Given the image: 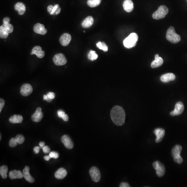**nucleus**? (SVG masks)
<instances>
[{"label":"nucleus","mask_w":187,"mask_h":187,"mask_svg":"<svg viewBox=\"0 0 187 187\" xmlns=\"http://www.w3.org/2000/svg\"><path fill=\"white\" fill-rule=\"evenodd\" d=\"M110 116L113 122L117 126H122L124 124L125 112L120 106H114L111 111Z\"/></svg>","instance_id":"f257e3e1"},{"label":"nucleus","mask_w":187,"mask_h":187,"mask_svg":"<svg viewBox=\"0 0 187 187\" xmlns=\"http://www.w3.org/2000/svg\"><path fill=\"white\" fill-rule=\"evenodd\" d=\"M138 36L135 33H132L129 34L126 39L123 41L124 46L127 48H131L136 46L138 41Z\"/></svg>","instance_id":"f03ea898"},{"label":"nucleus","mask_w":187,"mask_h":187,"mask_svg":"<svg viewBox=\"0 0 187 187\" xmlns=\"http://www.w3.org/2000/svg\"><path fill=\"white\" fill-rule=\"evenodd\" d=\"M166 37L168 41L172 43H178L181 39L180 36L175 32V28L173 27H170L167 30Z\"/></svg>","instance_id":"7ed1b4c3"},{"label":"nucleus","mask_w":187,"mask_h":187,"mask_svg":"<svg viewBox=\"0 0 187 187\" xmlns=\"http://www.w3.org/2000/svg\"><path fill=\"white\" fill-rule=\"evenodd\" d=\"M182 150V147L180 145H176L172 150V157L174 161L178 164L182 163L183 162L181 157L180 156V153Z\"/></svg>","instance_id":"20e7f679"},{"label":"nucleus","mask_w":187,"mask_h":187,"mask_svg":"<svg viewBox=\"0 0 187 187\" xmlns=\"http://www.w3.org/2000/svg\"><path fill=\"white\" fill-rule=\"evenodd\" d=\"M168 13V8L166 6L161 5L158 7V10L153 13L152 17L155 19H161L164 18Z\"/></svg>","instance_id":"39448f33"},{"label":"nucleus","mask_w":187,"mask_h":187,"mask_svg":"<svg viewBox=\"0 0 187 187\" xmlns=\"http://www.w3.org/2000/svg\"><path fill=\"white\" fill-rule=\"evenodd\" d=\"M153 166L156 171V174L158 177H163L165 175V166L160 162L158 161H155L153 163Z\"/></svg>","instance_id":"423d86ee"},{"label":"nucleus","mask_w":187,"mask_h":187,"mask_svg":"<svg viewBox=\"0 0 187 187\" xmlns=\"http://www.w3.org/2000/svg\"><path fill=\"white\" fill-rule=\"evenodd\" d=\"M90 174L93 181L94 182H97L101 180V172L96 167H92L90 170Z\"/></svg>","instance_id":"0eeeda50"},{"label":"nucleus","mask_w":187,"mask_h":187,"mask_svg":"<svg viewBox=\"0 0 187 187\" xmlns=\"http://www.w3.org/2000/svg\"><path fill=\"white\" fill-rule=\"evenodd\" d=\"M184 105L182 102L179 101L177 102L175 105V107L174 110L170 112V115L173 116H179L181 114L184 112Z\"/></svg>","instance_id":"6e6552de"},{"label":"nucleus","mask_w":187,"mask_h":187,"mask_svg":"<svg viewBox=\"0 0 187 187\" xmlns=\"http://www.w3.org/2000/svg\"><path fill=\"white\" fill-rule=\"evenodd\" d=\"M53 60L57 66H63L67 63L66 58L63 54H56L54 57Z\"/></svg>","instance_id":"1a4fd4ad"},{"label":"nucleus","mask_w":187,"mask_h":187,"mask_svg":"<svg viewBox=\"0 0 187 187\" xmlns=\"http://www.w3.org/2000/svg\"><path fill=\"white\" fill-rule=\"evenodd\" d=\"M32 87L29 84H25L21 87V93L24 96H28L32 93Z\"/></svg>","instance_id":"9d476101"},{"label":"nucleus","mask_w":187,"mask_h":187,"mask_svg":"<svg viewBox=\"0 0 187 187\" xmlns=\"http://www.w3.org/2000/svg\"><path fill=\"white\" fill-rule=\"evenodd\" d=\"M154 133L155 135L157 137L155 142L157 143H160L163 139L164 136L165 135V132L164 129L161 128H157L155 129Z\"/></svg>","instance_id":"9b49d317"},{"label":"nucleus","mask_w":187,"mask_h":187,"mask_svg":"<svg viewBox=\"0 0 187 187\" xmlns=\"http://www.w3.org/2000/svg\"><path fill=\"white\" fill-rule=\"evenodd\" d=\"M61 140L66 148L69 149H71L73 148V142L68 135H63L61 137Z\"/></svg>","instance_id":"f8f14e48"},{"label":"nucleus","mask_w":187,"mask_h":187,"mask_svg":"<svg viewBox=\"0 0 187 187\" xmlns=\"http://www.w3.org/2000/svg\"><path fill=\"white\" fill-rule=\"evenodd\" d=\"M43 117V113L42 112V109L41 108H37L36 110V112L33 114L31 117L32 121L35 122H39L41 121Z\"/></svg>","instance_id":"ddd939ff"},{"label":"nucleus","mask_w":187,"mask_h":187,"mask_svg":"<svg viewBox=\"0 0 187 187\" xmlns=\"http://www.w3.org/2000/svg\"><path fill=\"white\" fill-rule=\"evenodd\" d=\"M71 40V36L69 33H64L60 37V43L63 46H66L70 43Z\"/></svg>","instance_id":"4468645a"},{"label":"nucleus","mask_w":187,"mask_h":187,"mask_svg":"<svg viewBox=\"0 0 187 187\" xmlns=\"http://www.w3.org/2000/svg\"><path fill=\"white\" fill-rule=\"evenodd\" d=\"M33 30L36 33L41 35H44L47 33V30L45 28L44 26L39 23L34 25Z\"/></svg>","instance_id":"2eb2a0df"},{"label":"nucleus","mask_w":187,"mask_h":187,"mask_svg":"<svg viewBox=\"0 0 187 187\" xmlns=\"http://www.w3.org/2000/svg\"><path fill=\"white\" fill-rule=\"evenodd\" d=\"M176 78L175 75L172 73H167L164 74L162 75L161 78L160 80L162 82L164 83H167V82L172 81L175 80Z\"/></svg>","instance_id":"dca6fc26"},{"label":"nucleus","mask_w":187,"mask_h":187,"mask_svg":"<svg viewBox=\"0 0 187 187\" xmlns=\"http://www.w3.org/2000/svg\"><path fill=\"white\" fill-rule=\"evenodd\" d=\"M31 55H36L38 58H42L45 55L44 52L42 51V48L39 46H35L31 53Z\"/></svg>","instance_id":"f3484780"},{"label":"nucleus","mask_w":187,"mask_h":187,"mask_svg":"<svg viewBox=\"0 0 187 187\" xmlns=\"http://www.w3.org/2000/svg\"><path fill=\"white\" fill-rule=\"evenodd\" d=\"M163 63V58L158 56V54L155 55V59L154 61L152 62L151 66L152 68H156L159 67L161 66Z\"/></svg>","instance_id":"a211bd4d"},{"label":"nucleus","mask_w":187,"mask_h":187,"mask_svg":"<svg viewBox=\"0 0 187 187\" xmlns=\"http://www.w3.org/2000/svg\"><path fill=\"white\" fill-rule=\"evenodd\" d=\"M29 170H30L29 167L27 166L25 167V168H24L23 172H22V174H23V176H24V178H25V179H26L27 181L30 182V183H33V182H34V178L30 175V173H29Z\"/></svg>","instance_id":"6ab92c4d"},{"label":"nucleus","mask_w":187,"mask_h":187,"mask_svg":"<svg viewBox=\"0 0 187 187\" xmlns=\"http://www.w3.org/2000/svg\"><path fill=\"white\" fill-rule=\"evenodd\" d=\"M123 6L125 11L130 13L134 9V3L132 0H125L123 4Z\"/></svg>","instance_id":"aec40b11"},{"label":"nucleus","mask_w":187,"mask_h":187,"mask_svg":"<svg viewBox=\"0 0 187 187\" xmlns=\"http://www.w3.org/2000/svg\"><path fill=\"white\" fill-rule=\"evenodd\" d=\"M67 175V172L65 168H60L55 174V177L58 179H63L65 178Z\"/></svg>","instance_id":"412c9836"},{"label":"nucleus","mask_w":187,"mask_h":187,"mask_svg":"<svg viewBox=\"0 0 187 187\" xmlns=\"http://www.w3.org/2000/svg\"><path fill=\"white\" fill-rule=\"evenodd\" d=\"M9 176L11 179L22 178L24 177L22 172L20 170H16L10 171L9 174Z\"/></svg>","instance_id":"4be33fe9"},{"label":"nucleus","mask_w":187,"mask_h":187,"mask_svg":"<svg viewBox=\"0 0 187 187\" xmlns=\"http://www.w3.org/2000/svg\"><path fill=\"white\" fill-rule=\"evenodd\" d=\"M15 10L18 12L19 15H22L26 12V6L22 3L18 2L15 5Z\"/></svg>","instance_id":"5701e85b"},{"label":"nucleus","mask_w":187,"mask_h":187,"mask_svg":"<svg viewBox=\"0 0 187 187\" xmlns=\"http://www.w3.org/2000/svg\"><path fill=\"white\" fill-rule=\"evenodd\" d=\"M94 23V19L92 16H88L84 20L82 23V26L84 28H88L91 27Z\"/></svg>","instance_id":"b1692460"},{"label":"nucleus","mask_w":187,"mask_h":187,"mask_svg":"<svg viewBox=\"0 0 187 187\" xmlns=\"http://www.w3.org/2000/svg\"><path fill=\"white\" fill-rule=\"evenodd\" d=\"M23 121V117L21 115H14L10 118L9 121L11 123L16 124V123H21Z\"/></svg>","instance_id":"393cba45"},{"label":"nucleus","mask_w":187,"mask_h":187,"mask_svg":"<svg viewBox=\"0 0 187 187\" xmlns=\"http://www.w3.org/2000/svg\"><path fill=\"white\" fill-rule=\"evenodd\" d=\"M8 172V168L6 166L3 165L0 167V175L2 178H6L7 177V173Z\"/></svg>","instance_id":"a878e982"},{"label":"nucleus","mask_w":187,"mask_h":187,"mask_svg":"<svg viewBox=\"0 0 187 187\" xmlns=\"http://www.w3.org/2000/svg\"><path fill=\"white\" fill-rule=\"evenodd\" d=\"M9 33L8 32L5 28L3 26H1L0 27V37L1 39H6L8 37Z\"/></svg>","instance_id":"bb28decb"},{"label":"nucleus","mask_w":187,"mask_h":187,"mask_svg":"<svg viewBox=\"0 0 187 187\" xmlns=\"http://www.w3.org/2000/svg\"><path fill=\"white\" fill-rule=\"evenodd\" d=\"M101 0H88L87 5L90 7H95L101 4Z\"/></svg>","instance_id":"cd10ccee"},{"label":"nucleus","mask_w":187,"mask_h":187,"mask_svg":"<svg viewBox=\"0 0 187 187\" xmlns=\"http://www.w3.org/2000/svg\"><path fill=\"white\" fill-rule=\"evenodd\" d=\"M98 57V55L96 54L95 52L94 51H90L89 52V54H88L89 59L92 60V61H94V60L97 59Z\"/></svg>","instance_id":"c85d7f7f"},{"label":"nucleus","mask_w":187,"mask_h":187,"mask_svg":"<svg viewBox=\"0 0 187 187\" xmlns=\"http://www.w3.org/2000/svg\"><path fill=\"white\" fill-rule=\"evenodd\" d=\"M96 46L98 48L104 51V52H107L108 50L107 45L105 44V43L99 42L96 44Z\"/></svg>","instance_id":"c756f323"},{"label":"nucleus","mask_w":187,"mask_h":187,"mask_svg":"<svg viewBox=\"0 0 187 187\" xmlns=\"http://www.w3.org/2000/svg\"><path fill=\"white\" fill-rule=\"evenodd\" d=\"M61 11V9H60V7L59 6L58 4H56V5H55L54 6V7H53V10L52 11L51 13H50L51 15H58V14H59L60 12Z\"/></svg>","instance_id":"7c9ffc66"},{"label":"nucleus","mask_w":187,"mask_h":187,"mask_svg":"<svg viewBox=\"0 0 187 187\" xmlns=\"http://www.w3.org/2000/svg\"><path fill=\"white\" fill-rule=\"evenodd\" d=\"M2 26L5 28V29L8 31L9 33L13 32V31L14 30L13 26L10 23H9V24H3Z\"/></svg>","instance_id":"2f4dec72"},{"label":"nucleus","mask_w":187,"mask_h":187,"mask_svg":"<svg viewBox=\"0 0 187 187\" xmlns=\"http://www.w3.org/2000/svg\"><path fill=\"white\" fill-rule=\"evenodd\" d=\"M16 140L17 141L18 144H22L24 143V141H25V138H24V136L21 135H18L16 136L15 137Z\"/></svg>","instance_id":"473e14b6"},{"label":"nucleus","mask_w":187,"mask_h":187,"mask_svg":"<svg viewBox=\"0 0 187 187\" xmlns=\"http://www.w3.org/2000/svg\"><path fill=\"white\" fill-rule=\"evenodd\" d=\"M18 143H17L15 138H13L10 140V141L9 142V145L10 147H15L17 146Z\"/></svg>","instance_id":"72a5a7b5"},{"label":"nucleus","mask_w":187,"mask_h":187,"mask_svg":"<svg viewBox=\"0 0 187 187\" xmlns=\"http://www.w3.org/2000/svg\"><path fill=\"white\" fill-rule=\"evenodd\" d=\"M49 155L51 158H57L59 157V154L57 152H50Z\"/></svg>","instance_id":"f704fd0d"},{"label":"nucleus","mask_w":187,"mask_h":187,"mask_svg":"<svg viewBox=\"0 0 187 187\" xmlns=\"http://www.w3.org/2000/svg\"><path fill=\"white\" fill-rule=\"evenodd\" d=\"M57 114H58V117H59L60 118H63V117L64 116L66 113H65V112L63 110H59L58 111V112H57Z\"/></svg>","instance_id":"c9c22d12"},{"label":"nucleus","mask_w":187,"mask_h":187,"mask_svg":"<svg viewBox=\"0 0 187 187\" xmlns=\"http://www.w3.org/2000/svg\"><path fill=\"white\" fill-rule=\"evenodd\" d=\"M5 105V101L2 98L0 99V112H1L2 109L3 108L4 106Z\"/></svg>","instance_id":"e433bc0d"},{"label":"nucleus","mask_w":187,"mask_h":187,"mask_svg":"<svg viewBox=\"0 0 187 187\" xmlns=\"http://www.w3.org/2000/svg\"><path fill=\"white\" fill-rule=\"evenodd\" d=\"M46 95L48 97H49V98L51 99L52 100L54 99L55 98V94L53 92H49Z\"/></svg>","instance_id":"4c0bfd02"},{"label":"nucleus","mask_w":187,"mask_h":187,"mask_svg":"<svg viewBox=\"0 0 187 187\" xmlns=\"http://www.w3.org/2000/svg\"><path fill=\"white\" fill-rule=\"evenodd\" d=\"M43 151L45 153H48L50 152V149L48 146H44L42 148Z\"/></svg>","instance_id":"58836bf2"},{"label":"nucleus","mask_w":187,"mask_h":187,"mask_svg":"<svg viewBox=\"0 0 187 187\" xmlns=\"http://www.w3.org/2000/svg\"><path fill=\"white\" fill-rule=\"evenodd\" d=\"M43 99L44 100V101H48V102H51L52 101V99H51L49 98V97H48L47 95H45L43 96Z\"/></svg>","instance_id":"ea45409f"},{"label":"nucleus","mask_w":187,"mask_h":187,"mask_svg":"<svg viewBox=\"0 0 187 187\" xmlns=\"http://www.w3.org/2000/svg\"><path fill=\"white\" fill-rule=\"evenodd\" d=\"M120 187H130V185H129V184H128V183H126V182H123L120 184Z\"/></svg>","instance_id":"a19ab883"},{"label":"nucleus","mask_w":187,"mask_h":187,"mask_svg":"<svg viewBox=\"0 0 187 187\" xmlns=\"http://www.w3.org/2000/svg\"><path fill=\"white\" fill-rule=\"evenodd\" d=\"M10 19L9 17H5L3 19V24H9L10 22Z\"/></svg>","instance_id":"79ce46f5"},{"label":"nucleus","mask_w":187,"mask_h":187,"mask_svg":"<svg viewBox=\"0 0 187 187\" xmlns=\"http://www.w3.org/2000/svg\"><path fill=\"white\" fill-rule=\"evenodd\" d=\"M40 148L39 147H34V149H33L34 153H36V154H38L40 151Z\"/></svg>","instance_id":"37998d69"},{"label":"nucleus","mask_w":187,"mask_h":187,"mask_svg":"<svg viewBox=\"0 0 187 187\" xmlns=\"http://www.w3.org/2000/svg\"><path fill=\"white\" fill-rule=\"evenodd\" d=\"M53 7H54V6L53 5H49L48 7V11L49 12V14L51 13L52 11L53 10Z\"/></svg>","instance_id":"c03bdc74"},{"label":"nucleus","mask_w":187,"mask_h":187,"mask_svg":"<svg viewBox=\"0 0 187 187\" xmlns=\"http://www.w3.org/2000/svg\"><path fill=\"white\" fill-rule=\"evenodd\" d=\"M63 121H65V122H67V121L69 120V117H68V116H67V114H65L64 116H63Z\"/></svg>","instance_id":"a18cd8bd"},{"label":"nucleus","mask_w":187,"mask_h":187,"mask_svg":"<svg viewBox=\"0 0 187 187\" xmlns=\"http://www.w3.org/2000/svg\"><path fill=\"white\" fill-rule=\"evenodd\" d=\"M40 147H41V148H43L45 146V143L43 141H41L39 143Z\"/></svg>","instance_id":"49530a36"},{"label":"nucleus","mask_w":187,"mask_h":187,"mask_svg":"<svg viewBox=\"0 0 187 187\" xmlns=\"http://www.w3.org/2000/svg\"><path fill=\"white\" fill-rule=\"evenodd\" d=\"M44 158L45 160H46V161H49V160H50V158H51L50 157L49 155H48H48H46V156H45Z\"/></svg>","instance_id":"de8ad7c7"},{"label":"nucleus","mask_w":187,"mask_h":187,"mask_svg":"<svg viewBox=\"0 0 187 187\" xmlns=\"http://www.w3.org/2000/svg\"></svg>","instance_id":"09e8293b"}]
</instances>
